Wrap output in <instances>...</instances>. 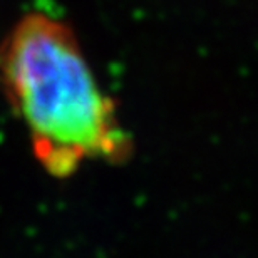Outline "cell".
Wrapping results in <instances>:
<instances>
[{
  "mask_svg": "<svg viewBox=\"0 0 258 258\" xmlns=\"http://www.w3.org/2000/svg\"><path fill=\"white\" fill-rule=\"evenodd\" d=\"M0 86L27 129L34 156L55 178L87 161L119 163L131 141L69 25L27 14L0 44Z\"/></svg>",
  "mask_w": 258,
  "mask_h": 258,
  "instance_id": "obj_1",
  "label": "cell"
}]
</instances>
